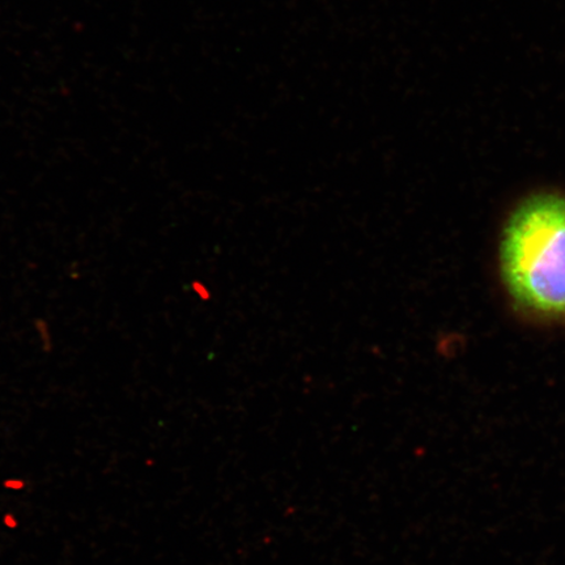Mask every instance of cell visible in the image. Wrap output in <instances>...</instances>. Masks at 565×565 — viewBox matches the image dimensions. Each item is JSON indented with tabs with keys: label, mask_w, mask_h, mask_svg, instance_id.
Masks as SVG:
<instances>
[{
	"label": "cell",
	"mask_w": 565,
	"mask_h": 565,
	"mask_svg": "<svg viewBox=\"0 0 565 565\" xmlns=\"http://www.w3.org/2000/svg\"><path fill=\"white\" fill-rule=\"evenodd\" d=\"M192 291L195 298L202 302H209L212 300V291L211 288L203 280L195 279L192 281Z\"/></svg>",
	"instance_id": "7a4b0ae2"
},
{
	"label": "cell",
	"mask_w": 565,
	"mask_h": 565,
	"mask_svg": "<svg viewBox=\"0 0 565 565\" xmlns=\"http://www.w3.org/2000/svg\"><path fill=\"white\" fill-rule=\"evenodd\" d=\"M501 277L527 313L565 320V198H527L507 223L500 247Z\"/></svg>",
	"instance_id": "6da1fadb"
}]
</instances>
